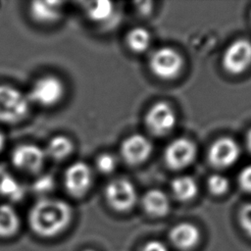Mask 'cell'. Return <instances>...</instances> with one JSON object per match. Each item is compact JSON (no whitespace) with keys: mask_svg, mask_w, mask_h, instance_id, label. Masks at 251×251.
Segmentation results:
<instances>
[{"mask_svg":"<svg viewBox=\"0 0 251 251\" xmlns=\"http://www.w3.org/2000/svg\"><path fill=\"white\" fill-rule=\"evenodd\" d=\"M4 144H5V136H4V134L0 131V151H1L2 148L4 147Z\"/></svg>","mask_w":251,"mask_h":251,"instance_id":"4dcf8cb0","label":"cell"},{"mask_svg":"<svg viewBox=\"0 0 251 251\" xmlns=\"http://www.w3.org/2000/svg\"><path fill=\"white\" fill-rule=\"evenodd\" d=\"M8 173H9V172H8L3 166H0V184H1L2 180H3V178L5 177V176H6Z\"/></svg>","mask_w":251,"mask_h":251,"instance_id":"f546056e","label":"cell"},{"mask_svg":"<svg viewBox=\"0 0 251 251\" xmlns=\"http://www.w3.org/2000/svg\"><path fill=\"white\" fill-rule=\"evenodd\" d=\"M140 251H168V249L160 241H149L142 247Z\"/></svg>","mask_w":251,"mask_h":251,"instance_id":"4316f807","label":"cell"},{"mask_svg":"<svg viewBox=\"0 0 251 251\" xmlns=\"http://www.w3.org/2000/svg\"><path fill=\"white\" fill-rule=\"evenodd\" d=\"M126 41L132 52L142 53L148 49L151 42V36L146 28L136 26L127 32Z\"/></svg>","mask_w":251,"mask_h":251,"instance_id":"ffe728a7","label":"cell"},{"mask_svg":"<svg viewBox=\"0 0 251 251\" xmlns=\"http://www.w3.org/2000/svg\"><path fill=\"white\" fill-rule=\"evenodd\" d=\"M85 251H94V250H85Z\"/></svg>","mask_w":251,"mask_h":251,"instance_id":"1f68e13d","label":"cell"},{"mask_svg":"<svg viewBox=\"0 0 251 251\" xmlns=\"http://www.w3.org/2000/svg\"><path fill=\"white\" fill-rule=\"evenodd\" d=\"M63 1L37 0L30 3L29 12L33 20L41 24H52L60 19L63 12Z\"/></svg>","mask_w":251,"mask_h":251,"instance_id":"4fadbf2b","label":"cell"},{"mask_svg":"<svg viewBox=\"0 0 251 251\" xmlns=\"http://www.w3.org/2000/svg\"><path fill=\"white\" fill-rule=\"evenodd\" d=\"M240 152V147L234 139L222 137L211 145L208 152V159L214 167L225 169L236 163L239 159Z\"/></svg>","mask_w":251,"mask_h":251,"instance_id":"8fae6325","label":"cell"},{"mask_svg":"<svg viewBox=\"0 0 251 251\" xmlns=\"http://www.w3.org/2000/svg\"><path fill=\"white\" fill-rule=\"evenodd\" d=\"M54 186H55L54 177L50 175H42L34 180L32 184V189L37 193L45 194L51 191L54 188Z\"/></svg>","mask_w":251,"mask_h":251,"instance_id":"cb8c5ba5","label":"cell"},{"mask_svg":"<svg viewBox=\"0 0 251 251\" xmlns=\"http://www.w3.org/2000/svg\"><path fill=\"white\" fill-rule=\"evenodd\" d=\"M29 110V100L19 89L0 84V122L16 124L25 118Z\"/></svg>","mask_w":251,"mask_h":251,"instance_id":"7a4b0ae2","label":"cell"},{"mask_svg":"<svg viewBox=\"0 0 251 251\" xmlns=\"http://www.w3.org/2000/svg\"><path fill=\"white\" fill-rule=\"evenodd\" d=\"M245 144H246V147H247L248 151L251 153V128H250V130H248V132L246 134Z\"/></svg>","mask_w":251,"mask_h":251,"instance_id":"f1b7e54d","label":"cell"},{"mask_svg":"<svg viewBox=\"0 0 251 251\" xmlns=\"http://www.w3.org/2000/svg\"><path fill=\"white\" fill-rule=\"evenodd\" d=\"M209 190L215 195L225 194L229 187V181L226 176L221 174L212 175L207 181Z\"/></svg>","mask_w":251,"mask_h":251,"instance_id":"7402d4cb","label":"cell"},{"mask_svg":"<svg viewBox=\"0 0 251 251\" xmlns=\"http://www.w3.org/2000/svg\"><path fill=\"white\" fill-rule=\"evenodd\" d=\"M65 93L63 81L55 75H45L38 78L31 86L28 94L29 102L43 107H51L61 101Z\"/></svg>","mask_w":251,"mask_h":251,"instance_id":"277c9868","label":"cell"},{"mask_svg":"<svg viewBox=\"0 0 251 251\" xmlns=\"http://www.w3.org/2000/svg\"><path fill=\"white\" fill-rule=\"evenodd\" d=\"M114 4L105 0L88 2L85 6L88 19L94 23H104L108 21L114 14Z\"/></svg>","mask_w":251,"mask_h":251,"instance_id":"d6986e66","label":"cell"},{"mask_svg":"<svg viewBox=\"0 0 251 251\" xmlns=\"http://www.w3.org/2000/svg\"><path fill=\"white\" fill-rule=\"evenodd\" d=\"M144 211L153 217L165 216L170 210V200L165 192L160 189H151L142 197Z\"/></svg>","mask_w":251,"mask_h":251,"instance_id":"9a60e30c","label":"cell"},{"mask_svg":"<svg viewBox=\"0 0 251 251\" xmlns=\"http://www.w3.org/2000/svg\"><path fill=\"white\" fill-rule=\"evenodd\" d=\"M223 66L231 75H239L251 66V41L239 38L225 51Z\"/></svg>","mask_w":251,"mask_h":251,"instance_id":"52a82bcc","label":"cell"},{"mask_svg":"<svg viewBox=\"0 0 251 251\" xmlns=\"http://www.w3.org/2000/svg\"><path fill=\"white\" fill-rule=\"evenodd\" d=\"M92 171L84 162L72 164L65 172L64 184L73 197L84 196L92 185Z\"/></svg>","mask_w":251,"mask_h":251,"instance_id":"ba28073f","label":"cell"},{"mask_svg":"<svg viewBox=\"0 0 251 251\" xmlns=\"http://www.w3.org/2000/svg\"><path fill=\"white\" fill-rule=\"evenodd\" d=\"M72 215V208L67 202L43 198L31 207L28 222L34 233L43 237H51L61 233L69 226Z\"/></svg>","mask_w":251,"mask_h":251,"instance_id":"6da1fadb","label":"cell"},{"mask_svg":"<svg viewBox=\"0 0 251 251\" xmlns=\"http://www.w3.org/2000/svg\"><path fill=\"white\" fill-rule=\"evenodd\" d=\"M105 198L109 206L118 212H126L136 203L137 192L126 178H115L105 187Z\"/></svg>","mask_w":251,"mask_h":251,"instance_id":"5b68a950","label":"cell"},{"mask_svg":"<svg viewBox=\"0 0 251 251\" xmlns=\"http://www.w3.org/2000/svg\"><path fill=\"white\" fill-rule=\"evenodd\" d=\"M20 226V219L16 210L8 205H0V236L8 237L15 234Z\"/></svg>","mask_w":251,"mask_h":251,"instance_id":"e0dca14e","label":"cell"},{"mask_svg":"<svg viewBox=\"0 0 251 251\" xmlns=\"http://www.w3.org/2000/svg\"><path fill=\"white\" fill-rule=\"evenodd\" d=\"M44 151L49 158L62 161L72 154L74 151V143L72 139L66 135H55L48 141Z\"/></svg>","mask_w":251,"mask_h":251,"instance_id":"2e32d148","label":"cell"},{"mask_svg":"<svg viewBox=\"0 0 251 251\" xmlns=\"http://www.w3.org/2000/svg\"><path fill=\"white\" fill-rule=\"evenodd\" d=\"M153 151L152 142L143 134L134 133L126 137L121 145L123 159L131 166L144 163Z\"/></svg>","mask_w":251,"mask_h":251,"instance_id":"7c38bea8","label":"cell"},{"mask_svg":"<svg viewBox=\"0 0 251 251\" xmlns=\"http://www.w3.org/2000/svg\"><path fill=\"white\" fill-rule=\"evenodd\" d=\"M145 124L151 133L163 136L172 131L176 126V114L169 103L160 101L148 110L145 116Z\"/></svg>","mask_w":251,"mask_h":251,"instance_id":"8992f818","label":"cell"},{"mask_svg":"<svg viewBox=\"0 0 251 251\" xmlns=\"http://www.w3.org/2000/svg\"><path fill=\"white\" fill-rule=\"evenodd\" d=\"M170 239L176 248L188 250L198 243L200 231L195 226L189 223H181L171 230Z\"/></svg>","mask_w":251,"mask_h":251,"instance_id":"5bb4252c","label":"cell"},{"mask_svg":"<svg viewBox=\"0 0 251 251\" xmlns=\"http://www.w3.org/2000/svg\"><path fill=\"white\" fill-rule=\"evenodd\" d=\"M172 190L176 199L180 201H188L195 197L198 191V186L192 177L188 176H180L173 180Z\"/></svg>","mask_w":251,"mask_h":251,"instance_id":"ac0fdd59","label":"cell"},{"mask_svg":"<svg viewBox=\"0 0 251 251\" xmlns=\"http://www.w3.org/2000/svg\"><path fill=\"white\" fill-rule=\"evenodd\" d=\"M45 151L34 144H22L17 146L12 153L13 165L25 173L36 174L43 168Z\"/></svg>","mask_w":251,"mask_h":251,"instance_id":"9c48e42d","label":"cell"},{"mask_svg":"<svg viewBox=\"0 0 251 251\" xmlns=\"http://www.w3.org/2000/svg\"><path fill=\"white\" fill-rule=\"evenodd\" d=\"M151 72L162 79H173L183 67L181 55L172 47H161L155 50L149 59Z\"/></svg>","mask_w":251,"mask_h":251,"instance_id":"3957f363","label":"cell"},{"mask_svg":"<svg viewBox=\"0 0 251 251\" xmlns=\"http://www.w3.org/2000/svg\"><path fill=\"white\" fill-rule=\"evenodd\" d=\"M196 146L187 138H176L173 140L164 153L165 162L174 170H182L188 167L196 157Z\"/></svg>","mask_w":251,"mask_h":251,"instance_id":"30bf717a","label":"cell"},{"mask_svg":"<svg viewBox=\"0 0 251 251\" xmlns=\"http://www.w3.org/2000/svg\"><path fill=\"white\" fill-rule=\"evenodd\" d=\"M238 183L244 191L251 193V164L244 167L239 173Z\"/></svg>","mask_w":251,"mask_h":251,"instance_id":"484cf974","label":"cell"},{"mask_svg":"<svg viewBox=\"0 0 251 251\" xmlns=\"http://www.w3.org/2000/svg\"><path fill=\"white\" fill-rule=\"evenodd\" d=\"M239 222L242 228L251 236V203L245 204L239 213Z\"/></svg>","mask_w":251,"mask_h":251,"instance_id":"d4e9b609","label":"cell"},{"mask_svg":"<svg viewBox=\"0 0 251 251\" xmlns=\"http://www.w3.org/2000/svg\"><path fill=\"white\" fill-rule=\"evenodd\" d=\"M24 194L25 189L22 184L8 173L0 184V195L13 201H18L23 198Z\"/></svg>","mask_w":251,"mask_h":251,"instance_id":"44dd1931","label":"cell"},{"mask_svg":"<svg viewBox=\"0 0 251 251\" xmlns=\"http://www.w3.org/2000/svg\"><path fill=\"white\" fill-rule=\"evenodd\" d=\"M136 9L142 15H148L152 10V2L144 1V2H137Z\"/></svg>","mask_w":251,"mask_h":251,"instance_id":"83f0119b","label":"cell"},{"mask_svg":"<svg viewBox=\"0 0 251 251\" xmlns=\"http://www.w3.org/2000/svg\"><path fill=\"white\" fill-rule=\"evenodd\" d=\"M95 167L98 172L104 175L111 174L117 167V159L110 153L100 154L95 161Z\"/></svg>","mask_w":251,"mask_h":251,"instance_id":"603a6c76","label":"cell"}]
</instances>
